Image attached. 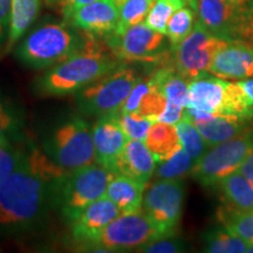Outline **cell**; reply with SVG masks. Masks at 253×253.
Instances as JSON below:
<instances>
[{
  "instance_id": "1",
  "label": "cell",
  "mask_w": 253,
  "mask_h": 253,
  "mask_svg": "<svg viewBox=\"0 0 253 253\" xmlns=\"http://www.w3.org/2000/svg\"><path fill=\"white\" fill-rule=\"evenodd\" d=\"M66 173L38 149L23 153L17 167L0 184V229L18 230L39 220L55 205Z\"/></svg>"
},
{
  "instance_id": "2",
  "label": "cell",
  "mask_w": 253,
  "mask_h": 253,
  "mask_svg": "<svg viewBox=\"0 0 253 253\" xmlns=\"http://www.w3.org/2000/svg\"><path fill=\"white\" fill-rule=\"evenodd\" d=\"M107 42L88 33L86 43L77 53L49 67L37 80L38 93L62 96L78 93L122 65Z\"/></svg>"
},
{
  "instance_id": "3",
  "label": "cell",
  "mask_w": 253,
  "mask_h": 253,
  "mask_svg": "<svg viewBox=\"0 0 253 253\" xmlns=\"http://www.w3.org/2000/svg\"><path fill=\"white\" fill-rule=\"evenodd\" d=\"M88 33L69 24H43L31 32L18 47L19 60L32 68H49L77 53Z\"/></svg>"
},
{
  "instance_id": "4",
  "label": "cell",
  "mask_w": 253,
  "mask_h": 253,
  "mask_svg": "<svg viewBox=\"0 0 253 253\" xmlns=\"http://www.w3.org/2000/svg\"><path fill=\"white\" fill-rule=\"evenodd\" d=\"M46 155L66 172L96 163L90 126L80 118L65 121L50 135Z\"/></svg>"
},
{
  "instance_id": "5",
  "label": "cell",
  "mask_w": 253,
  "mask_h": 253,
  "mask_svg": "<svg viewBox=\"0 0 253 253\" xmlns=\"http://www.w3.org/2000/svg\"><path fill=\"white\" fill-rule=\"evenodd\" d=\"M114 175L115 172L99 163L67 172L59 185L55 205L72 221L88 204L106 195Z\"/></svg>"
},
{
  "instance_id": "6",
  "label": "cell",
  "mask_w": 253,
  "mask_h": 253,
  "mask_svg": "<svg viewBox=\"0 0 253 253\" xmlns=\"http://www.w3.org/2000/svg\"><path fill=\"white\" fill-rule=\"evenodd\" d=\"M140 80L135 69L122 65L77 93L82 112L101 116L121 112L129 94Z\"/></svg>"
},
{
  "instance_id": "7",
  "label": "cell",
  "mask_w": 253,
  "mask_h": 253,
  "mask_svg": "<svg viewBox=\"0 0 253 253\" xmlns=\"http://www.w3.org/2000/svg\"><path fill=\"white\" fill-rule=\"evenodd\" d=\"M166 235L143 211L121 213L87 246L95 251H130Z\"/></svg>"
},
{
  "instance_id": "8",
  "label": "cell",
  "mask_w": 253,
  "mask_h": 253,
  "mask_svg": "<svg viewBox=\"0 0 253 253\" xmlns=\"http://www.w3.org/2000/svg\"><path fill=\"white\" fill-rule=\"evenodd\" d=\"M252 151L253 129L209 148L190 173L202 185L216 186L221 179L237 171Z\"/></svg>"
},
{
  "instance_id": "9",
  "label": "cell",
  "mask_w": 253,
  "mask_h": 253,
  "mask_svg": "<svg viewBox=\"0 0 253 253\" xmlns=\"http://www.w3.org/2000/svg\"><path fill=\"white\" fill-rule=\"evenodd\" d=\"M107 43L120 61L158 63L171 60L172 49L168 48L167 36L154 31L145 23L129 27L120 36L110 34Z\"/></svg>"
},
{
  "instance_id": "10",
  "label": "cell",
  "mask_w": 253,
  "mask_h": 253,
  "mask_svg": "<svg viewBox=\"0 0 253 253\" xmlns=\"http://www.w3.org/2000/svg\"><path fill=\"white\" fill-rule=\"evenodd\" d=\"M227 41L213 36L196 23L189 36L171 47L173 67L188 81L208 74L214 55Z\"/></svg>"
},
{
  "instance_id": "11",
  "label": "cell",
  "mask_w": 253,
  "mask_h": 253,
  "mask_svg": "<svg viewBox=\"0 0 253 253\" xmlns=\"http://www.w3.org/2000/svg\"><path fill=\"white\" fill-rule=\"evenodd\" d=\"M185 201L181 178L157 179L144 191L142 211L166 235H176Z\"/></svg>"
},
{
  "instance_id": "12",
  "label": "cell",
  "mask_w": 253,
  "mask_h": 253,
  "mask_svg": "<svg viewBox=\"0 0 253 253\" xmlns=\"http://www.w3.org/2000/svg\"><path fill=\"white\" fill-rule=\"evenodd\" d=\"M183 119L188 120L198 129L210 148L253 129L249 119L205 113L186 107L183 110Z\"/></svg>"
},
{
  "instance_id": "13",
  "label": "cell",
  "mask_w": 253,
  "mask_h": 253,
  "mask_svg": "<svg viewBox=\"0 0 253 253\" xmlns=\"http://www.w3.org/2000/svg\"><path fill=\"white\" fill-rule=\"evenodd\" d=\"M209 73L225 81L253 78V47L240 40H229L218 50Z\"/></svg>"
},
{
  "instance_id": "14",
  "label": "cell",
  "mask_w": 253,
  "mask_h": 253,
  "mask_svg": "<svg viewBox=\"0 0 253 253\" xmlns=\"http://www.w3.org/2000/svg\"><path fill=\"white\" fill-rule=\"evenodd\" d=\"M91 132L96 163L113 171L116 161L129 140L120 125L119 113L101 116L94 123Z\"/></svg>"
},
{
  "instance_id": "15",
  "label": "cell",
  "mask_w": 253,
  "mask_h": 253,
  "mask_svg": "<svg viewBox=\"0 0 253 253\" xmlns=\"http://www.w3.org/2000/svg\"><path fill=\"white\" fill-rule=\"evenodd\" d=\"M122 212L106 196L88 204L77 217L69 221L74 239L88 245L102 232L104 227Z\"/></svg>"
},
{
  "instance_id": "16",
  "label": "cell",
  "mask_w": 253,
  "mask_h": 253,
  "mask_svg": "<svg viewBox=\"0 0 253 253\" xmlns=\"http://www.w3.org/2000/svg\"><path fill=\"white\" fill-rule=\"evenodd\" d=\"M119 18L120 7L113 0H95L73 12L66 21L96 37H108L115 32Z\"/></svg>"
},
{
  "instance_id": "17",
  "label": "cell",
  "mask_w": 253,
  "mask_h": 253,
  "mask_svg": "<svg viewBox=\"0 0 253 253\" xmlns=\"http://www.w3.org/2000/svg\"><path fill=\"white\" fill-rule=\"evenodd\" d=\"M195 12L197 23L211 34L221 39H233L240 8L225 0H197Z\"/></svg>"
},
{
  "instance_id": "18",
  "label": "cell",
  "mask_w": 253,
  "mask_h": 253,
  "mask_svg": "<svg viewBox=\"0 0 253 253\" xmlns=\"http://www.w3.org/2000/svg\"><path fill=\"white\" fill-rule=\"evenodd\" d=\"M157 162L144 141L128 140L113 171L125 175L147 185L153 177Z\"/></svg>"
},
{
  "instance_id": "19",
  "label": "cell",
  "mask_w": 253,
  "mask_h": 253,
  "mask_svg": "<svg viewBox=\"0 0 253 253\" xmlns=\"http://www.w3.org/2000/svg\"><path fill=\"white\" fill-rule=\"evenodd\" d=\"M166 104L167 99L150 75L144 80L140 79L137 81L123 104L121 112L137 114L155 122L158 121Z\"/></svg>"
},
{
  "instance_id": "20",
  "label": "cell",
  "mask_w": 253,
  "mask_h": 253,
  "mask_svg": "<svg viewBox=\"0 0 253 253\" xmlns=\"http://www.w3.org/2000/svg\"><path fill=\"white\" fill-rule=\"evenodd\" d=\"M225 80L207 74L189 81L186 108L211 114H221L225 96Z\"/></svg>"
},
{
  "instance_id": "21",
  "label": "cell",
  "mask_w": 253,
  "mask_h": 253,
  "mask_svg": "<svg viewBox=\"0 0 253 253\" xmlns=\"http://www.w3.org/2000/svg\"><path fill=\"white\" fill-rule=\"evenodd\" d=\"M145 186L147 185L131 177L115 173L108 183L104 196L108 197L122 213L135 212L142 210Z\"/></svg>"
},
{
  "instance_id": "22",
  "label": "cell",
  "mask_w": 253,
  "mask_h": 253,
  "mask_svg": "<svg viewBox=\"0 0 253 253\" xmlns=\"http://www.w3.org/2000/svg\"><path fill=\"white\" fill-rule=\"evenodd\" d=\"M221 114L253 120V78L226 82Z\"/></svg>"
},
{
  "instance_id": "23",
  "label": "cell",
  "mask_w": 253,
  "mask_h": 253,
  "mask_svg": "<svg viewBox=\"0 0 253 253\" xmlns=\"http://www.w3.org/2000/svg\"><path fill=\"white\" fill-rule=\"evenodd\" d=\"M144 143L157 163L170 158L182 148L176 126L161 121L153 123Z\"/></svg>"
},
{
  "instance_id": "24",
  "label": "cell",
  "mask_w": 253,
  "mask_h": 253,
  "mask_svg": "<svg viewBox=\"0 0 253 253\" xmlns=\"http://www.w3.org/2000/svg\"><path fill=\"white\" fill-rule=\"evenodd\" d=\"M224 205L239 211H253V185L238 171L217 184Z\"/></svg>"
},
{
  "instance_id": "25",
  "label": "cell",
  "mask_w": 253,
  "mask_h": 253,
  "mask_svg": "<svg viewBox=\"0 0 253 253\" xmlns=\"http://www.w3.org/2000/svg\"><path fill=\"white\" fill-rule=\"evenodd\" d=\"M42 0H12L11 21L7 34V50L24 36L37 18Z\"/></svg>"
},
{
  "instance_id": "26",
  "label": "cell",
  "mask_w": 253,
  "mask_h": 253,
  "mask_svg": "<svg viewBox=\"0 0 253 253\" xmlns=\"http://www.w3.org/2000/svg\"><path fill=\"white\" fill-rule=\"evenodd\" d=\"M164 97L169 102L186 107L189 94V81L177 73L175 67H163L151 75Z\"/></svg>"
},
{
  "instance_id": "27",
  "label": "cell",
  "mask_w": 253,
  "mask_h": 253,
  "mask_svg": "<svg viewBox=\"0 0 253 253\" xmlns=\"http://www.w3.org/2000/svg\"><path fill=\"white\" fill-rule=\"evenodd\" d=\"M249 243L226 227H212L203 235V250L209 253H243L248 252Z\"/></svg>"
},
{
  "instance_id": "28",
  "label": "cell",
  "mask_w": 253,
  "mask_h": 253,
  "mask_svg": "<svg viewBox=\"0 0 253 253\" xmlns=\"http://www.w3.org/2000/svg\"><path fill=\"white\" fill-rule=\"evenodd\" d=\"M218 221L248 243H253V211H239L226 205L218 209Z\"/></svg>"
},
{
  "instance_id": "29",
  "label": "cell",
  "mask_w": 253,
  "mask_h": 253,
  "mask_svg": "<svg viewBox=\"0 0 253 253\" xmlns=\"http://www.w3.org/2000/svg\"><path fill=\"white\" fill-rule=\"evenodd\" d=\"M156 0H125L120 6L118 26L113 34L120 36L129 27L143 23Z\"/></svg>"
},
{
  "instance_id": "30",
  "label": "cell",
  "mask_w": 253,
  "mask_h": 253,
  "mask_svg": "<svg viewBox=\"0 0 253 253\" xmlns=\"http://www.w3.org/2000/svg\"><path fill=\"white\" fill-rule=\"evenodd\" d=\"M195 9L190 6H183L177 9L169 19L167 25L166 36L171 47L178 45L189 36L195 26Z\"/></svg>"
},
{
  "instance_id": "31",
  "label": "cell",
  "mask_w": 253,
  "mask_h": 253,
  "mask_svg": "<svg viewBox=\"0 0 253 253\" xmlns=\"http://www.w3.org/2000/svg\"><path fill=\"white\" fill-rule=\"evenodd\" d=\"M175 126L177 132H178L182 148L190 155V157L196 163L199 158L207 153L210 147L205 142L198 129L188 120L182 119Z\"/></svg>"
},
{
  "instance_id": "32",
  "label": "cell",
  "mask_w": 253,
  "mask_h": 253,
  "mask_svg": "<svg viewBox=\"0 0 253 253\" xmlns=\"http://www.w3.org/2000/svg\"><path fill=\"white\" fill-rule=\"evenodd\" d=\"M194 166V160L181 148L171 157L160 162L154 173L157 179H178L191 172Z\"/></svg>"
},
{
  "instance_id": "33",
  "label": "cell",
  "mask_w": 253,
  "mask_h": 253,
  "mask_svg": "<svg viewBox=\"0 0 253 253\" xmlns=\"http://www.w3.org/2000/svg\"><path fill=\"white\" fill-rule=\"evenodd\" d=\"M183 6H186L183 0H156L145 18V24L154 31L166 34L169 19Z\"/></svg>"
},
{
  "instance_id": "34",
  "label": "cell",
  "mask_w": 253,
  "mask_h": 253,
  "mask_svg": "<svg viewBox=\"0 0 253 253\" xmlns=\"http://www.w3.org/2000/svg\"><path fill=\"white\" fill-rule=\"evenodd\" d=\"M119 121L123 131L128 136L129 140H140L144 141L147 137L148 131L153 126L154 121L149 119L142 118L137 114L130 113H119Z\"/></svg>"
},
{
  "instance_id": "35",
  "label": "cell",
  "mask_w": 253,
  "mask_h": 253,
  "mask_svg": "<svg viewBox=\"0 0 253 253\" xmlns=\"http://www.w3.org/2000/svg\"><path fill=\"white\" fill-rule=\"evenodd\" d=\"M188 250L185 242L181 238H178L176 235L162 236L160 238L148 243L144 246L138 250L141 252H149V253H177V252H185Z\"/></svg>"
},
{
  "instance_id": "36",
  "label": "cell",
  "mask_w": 253,
  "mask_h": 253,
  "mask_svg": "<svg viewBox=\"0 0 253 253\" xmlns=\"http://www.w3.org/2000/svg\"><path fill=\"white\" fill-rule=\"evenodd\" d=\"M232 40H240L253 47V2L248 7L240 8L238 23Z\"/></svg>"
},
{
  "instance_id": "37",
  "label": "cell",
  "mask_w": 253,
  "mask_h": 253,
  "mask_svg": "<svg viewBox=\"0 0 253 253\" xmlns=\"http://www.w3.org/2000/svg\"><path fill=\"white\" fill-rule=\"evenodd\" d=\"M23 156V151L15 149L13 145H0V184L17 167Z\"/></svg>"
},
{
  "instance_id": "38",
  "label": "cell",
  "mask_w": 253,
  "mask_h": 253,
  "mask_svg": "<svg viewBox=\"0 0 253 253\" xmlns=\"http://www.w3.org/2000/svg\"><path fill=\"white\" fill-rule=\"evenodd\" d=\"M14 130V119L0 99V145H8Z\"/></svg>"
},
{
  "instance_id": "39",
  "label": "cell",
  "mask_w": 253,
  "mask_h": 253,
  "mask_svg": "<svg viewBox=\"0 0 253 253\" xmlns=\"http://www.w3.org/2000/svg\"><path fill=\"white\" fill-rule=\"evenodd\" d=\"M43 1L47 5L52 6L53 8H55L67 20L73 12L77 11L78 8L82 7V6L90 4L95 0H43Z\"/></svg>"
},
{
  "instance_id": "40",
  "label": "cell",
  "mask_w": 253,
  "mask_h": 253,
  "mask_svg": "<svg viewBox=\"0 0 253 253\" xmlns=\"http://www.w3.org/2000/svg\"><path fill=\"white\" fill-rule=\"evenodd\" d=\"M183 110H184V107L167 101L166 107H164L163 113L158 118V121L175 126L176 123H178L183 119Z\"/></svg>"
},
{
  "instance_id": "41",
  "label": "cell",
  "mask_w": 253,
  "mask_h": 253,
  "mask_svg": "<svg viewBox=\"0 0 253 253\" xmlns=\"http://www.w3.org/2000/svg\"><path fill=\"white\" fill-rule=\"evenodd\" d=\"M12 0H0V43L4 41L9 30Z\"/></svg>"
},
{
  "instance_id": "42",
  "label": "cell",
  "mask_w": 253,
  "mask_h": 253,
  "mask_svg": "<svg viewBox=\"0 0 253 253\" xmlns=\"http://www.w3.org/2000/svg\"><path fill=\"white\" fill-rule=\"evenodd\" d=\"M237 171L242 173L248 181L253 185V151L245 158L244 162L239 167Z\"/></svg>"
},
{
  "instance_id": "43",
  "label": "cell",
  "mask_w": 253,
  "mask_h": 253,
  "mask_svg": "<svg viewBox=\"0 0 253 253\" xmlns=\"http://www.w3.org/2000/svg\"><path fill=\"white\" fill-rule=\"evenodd\" d=\"M225 1L230 2L238 8H245L252 4L253 0H225Z\"/></svg>"
},
{
  "instance_id": "44",
  "label": "cell",
  "mask_w": 253,
  "mask_h": 253,
  "mask_svg": "<svg viewBox=\"0 0 253 253\" xmlns=\"http://www.w3.org/2000/svg\"><path fill=\"white\" fill-rule=\"evenodd\" d=\"M186 6H190L192 9H196V5H197V0H183Z\"/></svg>"
},
{
  "instance_id": "45",
  "label": "cell",
  "mask_w": 253,
  "mask_h": 253,
  "mask_svg": "<svg viewBox=\"0 0 253 253\" xmlns=\"http://www.w3.org/2000/svg\"><path fill=\"white\" fill-rule=\"evenodd\" d=\"M248 252H250V253H253V243H249V246H248Z\"/></svg>"
},
{
  "instance_id": "46",
  "label": "cell",
  "mask_w": 253,
  "mask_h": 253,
  "mask_svg": "<svg viewBox=\"0 0 253 253\" xmlns=\"http://www.w3.org/2000/svg\"><path fill=\"white\" fill-rule=\"evenodd\" d=\"M113 1H114V2H115V4H116V5H118V6H119V7H120V6H121V5L123 4V1H125V0H113Z\"/></svg>"
}]
</instances>
